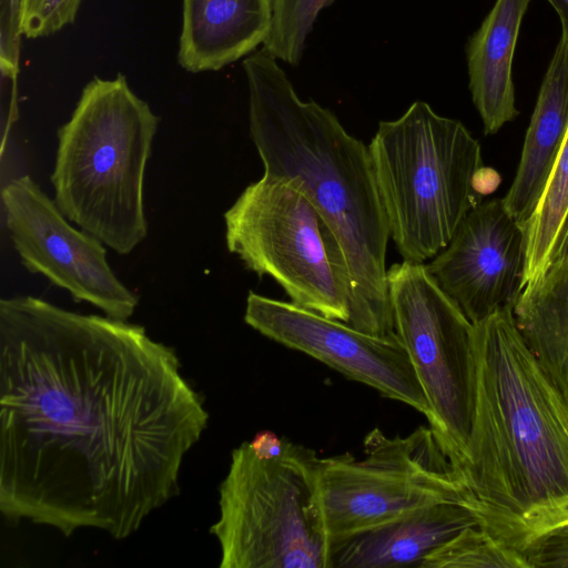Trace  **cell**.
<instances>
[{
    "label": "cell",
    "mask_w": 568,
    "mask_h": 568,
    "mask_svg": "<svg viewBox=\"0 0 568 568\" xmlns=\"http://www.w3.org/2000/svg\"><path fill=\"white\" fill-rule=\"evenodd\" d=\"M209 423L175 351L141 325L0 300V510L115 539L180 493Z\"/></svg>",
    "instance_id": "1"
},
{
    "label": "cell",
    "mask_w": 568,
    "mask_h": 568,
    "mask_svg": "<svg viewBox=\"0 0 568 568\" xmlns=\"http://www.w3.org/2000/svg\"><path fill=\"white\" fill-rule=\"evenodd\" d=\"M475 399L462 465L479 526L521 552L568 526V405L514 306L473 324Z\"/></svg>",
    "instance_id": "2"
},
{
    "label": "cell",
    "mask_w": 568,
    "mask_h": 568,
    "mask_svg": "<svg viewBox=\"0 0 568 568\" xmlns=\"http://www.w3.org/2000/svg\"><path fill=\"white\" fill-rule=\"evenodd\" d=\"M276 60L262 48L243 61L250 133L264 174L293 183L315 207L348 295L347 324L397 336L386 268L390 234L368 146L329 109L301 100Z\"/></svg>",
    "instance_id": "3"
},
{
    "label": "cell",
    "mask_w": 568,
    "mask_h": 568,
    "mask_svg": "<svg viewBox=\"0 0 568 568\" xmlns=\"http://www.w3.org/2000/svg\"><path fill=\"white\" fill-rule=\"evenodd\" d=\"M159 125L119 73L94 77L58 130L51 183L63 215L121 255L146 236L143 184Z\"/></svg>",
    "instance_id": "4"
},
{
    "label": "cell",
    "mask_w": 568,
    "mask_h": 568,
    "mask_svg": "<svg viewBox=\"0 0 568 568\" xmlns=\"http://www.w3.org/2000/svg\"><path fill=\"white\" fill-rule=\"evenodd\" d=\"M368 150L400 256L433 258L478 204L480 143L460 121L415 101L396 120L378 123Z\"/></svg>",
    "instance_id": "5"
},
{
    "label": "cell",
    "mask_w": 568,
    "mask_h": 568,
    "mask_svg": "<svg viewBox=\"0 0 568 568\" xmlns=\"http://www.w3.org/2000/svg\"><path fill=\"white\" fill-rule=\"evenodd\" d=\"M315 450L288 440L261 458L250 442L233 449L211 526L221 568H328V542L315 489Z\"/></svg>",
    "instance_id": "6"
},
{
    "label": "cell",
    "mask_w": 568,
    "mask_h": 568,
    "mask_svg": "<svg viewBox=\"0 0 568 568\" xmlns=\"http://www.w3.org/2000/svg\"><path fill=\"white\" fill-rule=\"evenodd\" d=\"M364 457H317L315 489L329 545L416 509L440 503L474 506L459 466L428 426L407 436L379 428L364 438Z\"/></svg>",
    "instance_id": "7"
},
{
    "label": "cell",
    "mask_w": 568,
    "mask_h": 568,
    "mask_svg": "<svg viewBox=\"0 0 568 568\" xmlns=\"http://www.w3.org/2000/svg\"><path fill=\"white\" fill-rule=\"evenodd\" d=\"M227 250L291 302L348 323L349 300L327 251L320 216L293 183L264 174L224 213Z\"/></svg>",
    "instance_id": "8"
},
{
    "label": "cell",
    "mask_w": 568,
    "mask_h": 568,
    "mask_svg": "<svg viewBox=\"0 0 568 568\" xmlns=\"http://www.w3.org/2000/svg\"><path fill=\"white\" fill-rule=\"evenodd\" d=\"M387 284L396 334L430 405L428 424L462 469L474 413V325L425 263L393 264Z\"/></svg>",
    "instance_id": "9"
},
{
    "label": "cell",
    "mask_w": 568,
    "mask_h": 568,
    "mask_svg": "<svg viewBox=\"0 0 568 568\" xmlns=\"http://www.w3.org/2000/svg\"><path fill=\"white\" fill-rule=\"evenodd\" d=\"M6 229L22 265L87 302L106 316L126 321L139 303L114 274L106 250L95 236L71 226L29 176L10 180L1 191Z\"/></svg>",
    "instance_id": "10"
},
{
    "label": "cell",
    "mask_w": 568,
    "mask_h": 568,
    "mask_svg": "<svg viewBox=\"0 0 568 568\" xmlns=\"http://www.w3.org/2000/svg\"><path fill=\"white\" fill-rule=\"evenodd\" d=\"M244 321L265 337L302 352L430 419V405L398 336L373 335L292 302L252 291L246 298Z\"/></svg>",
    "instance_id": "11"
},
{
    "label": "cell",
    "mask_w": 568,
    "mask_h": 568,
    "mask_svg": "<svg viewBox=\"0 0 568 568\" xmlns=\"http://www.w3.org/2000/svg\"><path fill=\"white\" fill-rule=\"evenodd\" d=\"M525 263V227L503 199H495L473 207L426 266L468 321L477 324L515 305L523 291Z\"/></svg>",
    "instance_id": "12"
},
{
    "label": "cell",
    "mask_w": 568,
    "mask_h": 568,
    "mask_svg": "<svg viewBox=\"0 0 568 568\" xmlns=\"http://www.w3.org/2000/svg\"><path fill=\"white\" fill-rule=\"evenodd\" d=\"M473 525H479V517L470 504L429 505L331 544L328 568L420 567L430 552Z\"/></svg>",
    "instance_id": "13"
},
{
    "label": "cell",
    "mask_w": 568,
    "mask_h": 568,
    "mask_svg": "<svg viewBox=\"0 0 568 568\" xmlns=\"http://www.w3.org/2000/svg\"><path fill=\"white\" fill-rule=\"evenodd\" d=\"M568 132V28L544 75L513 183L503 197L523 225L534 213Z\"/></svg>",
    "instance_id": "14"
},
{
    "label": "cell",
    "mask_w": 568,
    "mask_h": 568,
    "mask_svg": "<svg viewBox=\"0 0 568 568\" xmlns=\"http://www.w3.org/2000/svg\"><path fill=\"white\" fill-rule=\"evenodd\" d=\"M271 21L272 0H183L179 64L219 71L263 44Z\"/></svg>",
    "instance_id": "15"
},
{
    "label": "cell",
    "mask_w": 568,
    "mask_h": 568,
    "mask_svg": "<svg viewBox=\"0 0 568 568\" xmlns=\"http://www.w3.org/2000/svg\"><path fill=\"white\" fill-rule=\"evenodd\" d=\"M530 1L496 0L467 44L469 91L487 135L497 133L519 113L513 60Z\"/></svg>",
    "instance_id": "16"
},
{
    "label": "cell",
    "mask_w": 568,
    "mask_h": 568,
    "mask_svg": "<svg viewBox=\"0 0 568 568\" xmlns=\"http://www.w3.org/2000/svg\"><path fill=\"white\" fill-rule=\"evenodd\" d=\"M514 316L527 347L568 405V261L523 288Z\"/></svg>",
    "instance_id": "17"
},
{
    "label": "cell",
    "mask_w": 568,
    "mask_h": 568,
    "mask_svg": "<svg viewBox=\"0 0 568 568\" xmlns=\"http://www.w3.org/2000/svg\"><path fill=\"white\" fill-rule=\"evenodd\" d=\"M568 217V132L539 202L525 223L526 263L523 288L548 271Z\"/></svg>",
    "instance_id": "18"
},
{
    "label": "cell",
    "mask_w": 568,
    "mask_h": 568,
    "mask_svg": "<svg viewBox=\"0 0 568 568\" xmlns=\"http://www.w3.org/2000/svg\"><path fill=\"white\" fill-rule=\"evenodd\" d=\"M420 568H528L524 555L479 525L464 528L430 552Z\"/></svg>",
    "instance_id": "19"
},
{
    "label": "cell",
    "mask_w": 568,
    "mask_h": 568,
    "mask_svg": "<svg viewBox=\"0 0 568 568\" xmlns=\"http://www.w3.org/2000/svg\"><path fill=\"white\" fill-rule=\"evenodd\" d=\"M335 0H272V21L263 49L297 65L318 13Z\"/></svg>",
    "instance_id": "20"
},
{
    "label": "cell",
    "mask_w": 568,
    "mask_h": 568,
    "mask_svg": "<svg viewBox=\"0 0 568 568\" xmlns=\"http://www.w3.org/2000/svg\"><path fill=\"white\" fill-rule=\"evenodd\" d=\"M82 0H19L20 29L27 39L48 37L74 23Z\"/></svg>",
    "instance_id": "21"
},
{
    "label": "cell",
    "mask_w": 568,
    "mask_h": 568,
    "mask_svg": "<svg viewBox=\"0 0 568 568\" xmlns=\"http://www.w3.org/2000/svg\"><path fill=\"white\" fill-rule=\"evenodd\" d=\"M524 557L528 568H568V526L537 540Z\"/></svg>",
    "instance_id": "22"
},
{
    "label": "cell",
    "mask_w": 568,
    "mask_h": 568,
    "mask_svg": "<svg viewBox=\"0 0 568 568\" xmlns=\"http://www.w3.org/2000/svg\"><path fill=\"white\" fill-rule=\"evenodd\" d=\"M287 443L286 438L280 437L271 430H262L253 437L250 445L258 457L276 458L284 454Z\"/></svg>",
    "instance_id": "23"
},
{
    "label": "cell",
    "mask_w": 568,
    "mask_h": 568,
    "mask_svg": "<svg viewBox=\"0 0 568 568\" xmlns=\"http://www.w3.org/2000/svg\"><path fill=\"white\" fill-rule=\"evenodd\" d=\"M566 261H568V217L556 243L550 266L561 264Z\"/></svg>",
    "instance_id": "24"
},
{
    "label": "cell",
    "mask_w": 568,
    "mask_h": 568,
    "mask_svg": "<svg viewBox=\"0 0 568 568\" xmlns=\"http://www.w3.org/2000/svg\"><path fill=\"white\" fill-rule=\"evenodd\" d=\"M560 18L561 26L568 28V0H547Z\"/></svg>",
    "instance_id": "25"
}]
</instances>
